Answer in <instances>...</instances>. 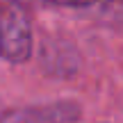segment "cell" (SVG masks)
Returning a JSON list of instances; mask_svg holds the SVG:
<instances>
[{"label": "cell", "instance_id": "obj_3", "mask_svg": "<svg viewBox=\"0 0 123 123\" xmlns=\"http://www.w3.org/2000/svg\"><path fill=\"white\" fill-rule=\"evenodd\" d=\"M53 5H64V7H89V5L98 2V0H46Z\"/></svg>", "mask_w": 123, "mask_h": 123}, {"label": "cell", "instance_id": "obj_2", "mask_svg": "<svg viewBox=\"0 0 123 123\" xmlns=\"http://www.w3.org/2000/svg\"><path fill=\"white\" fill-rule=\"evenodd\" d=\"M80 116L78 105L73 103H55L41 107H21L5 112L0 123H75Z\"/></svg>", "mask_w": 123, "mask_h": 123}, {"label": "cell", "instance_id": "obj_1", "mask_svg": "<svg viewBox=\"0 0 123 123\" xmlns=\"http://www.w3.org/2000/svg\"><path fill=\"white\" fill-rule=\"evenodd\" d=\"M32 50V32L21 7H5L0 12V57L7 62H25Z\"/></svg>", "mask_w": 123, "mask_h": 123}]
</instances>
